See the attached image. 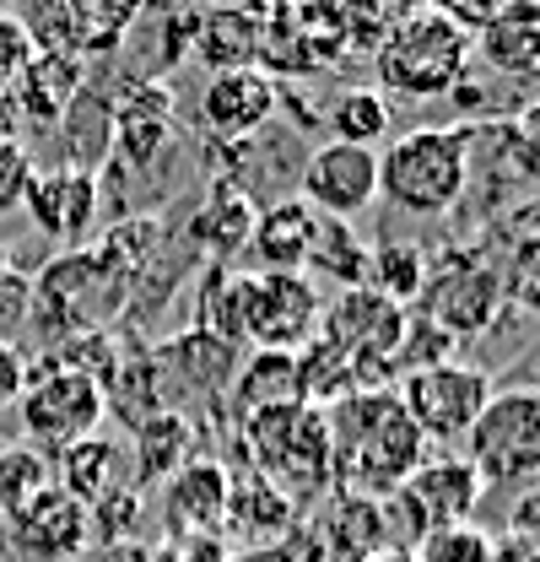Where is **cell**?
I'll return each instance as SVG.
<instances>
[{
    "mask_svg": "<svg viewBox=\"0 0 540 562\" xmlns=\"http://www.w3.org/2000/svg\"><path fill=\"white\" fill-rule=\"evenodd\" d=\"M330 427V465L346 497L384 503L410 482V471L427 460V438L405 417L395 390H351L336 406H325Z\"/></svg>",
    "mask_w": 540,
    "mask_h": 562,
    "instance_id": "obj_1",
    "label": "cell"
},
{
    "mask_svg": "<svg viewBox=\"0 0 540 562\" xmlns=\"http://www.w3.org/2000/svg\"><path fill=\"white\" fill-rule=\"evenodd\" d=\"M475 125H421L384 146L379 157V195L405 216H449L471 190Z\"/></svg>",
    "mask_w": 540,
    "mask_h": 562,
    "instance_id": "obj_2",
    "label": "cell"
},
{
    "mask_svg": "<svg viewBox=\"0 0 540 562\" xmlns=\"http://www.w3.org/2000/svg\"><path fill=\"white\" fill-rule=\"evenodd\" d=\"M238 432L255 460V476L286 508H308L330 492L336 465H330V427L319 406H275V412L249 417Z\"/></svg>",
    "mask_w": 540,
    "mask_h": 562,
    "instance_id": "obj_3",
    "label": "cell"
},
{
    "mask_svg": "<svg viewBox=\"0 0 540 562\" xmlns=\"http://www.w3.org/2000/svg\"><path fill=\"white\" fill-rule=\"evenodd\" d=\"M131 297V271L114 255H60L44 266V277L27 281V314L49 325V336H87L109 325Z\"/></svg>",
    "mask_w": 540,
    "mask_h": 562,
    "instance_id": "obj_4",
    "label": "cell"
},
{
    "mask_svg": "<svg viewBox=\"0 0 540 562\" xmlns=\"http://www.w3.org/2000/svg\"><path fill=\"white\" fill-rule=\"evenodd\" d=\"M475 55L471 27L443 11V5H427V11H410L395 22L390 44L379 49V76L384 87L410 92V98H432V92H449Z\"/></svg>",
    "mask_w": 540,
    "mask_h": 562,
    "instance_id": "obj_5",
    "label": "cell"
},
{
    "mask_svg": "<svg viewBox=\"0 0 540 562\" xmlns=\"http://www.w3.org/2000/svg\"><path fill=\"white\" fill-rule=\"evenodd\" d=\"M465 460L481 476V487H514L540 482V390L514 384L492 390L475 427L465 432Z\"/></svg>",
    "mask_w": 540,
    "mask_h": 562,
    "instance_id": "obj_6",
    "label": "cell"
},
{
    "mask_svg": "<svg viewBox=\"0 0 540 562\" xmlns=\"http://www.w3.org/2000/svg\"><path fill=\"white\" fill-rule=\"evenodd\" d=\"M503 297H508L503 266L486 260L481 249H454V255H438L427 266L410 314H421L427 325H438L454 341H471V336H481L497 319Z\"/></svg>",
    "mask_w": 540,
    "mask_h": 562,
    "instance_id": "obj_7",
    "label": "cell"
},
{
    "mask_svg": "<svg viewBox=\"0 0 540 562\" xmlns=\"http://www.w3.org/2000/svg\"><path fill=\"white\" fill-rule=\"evenodd\" d=\"M22 432L33 438V449H70L81 438H92L109 406H103V384L87 368H38L16 401Z\"/></svg>",
    "mask_w": 540,
    "mask_h": 562,
    "instance_id": "obj_8",
    "label": "cell"
},
{
    "mask_svg": "<svg viewBox=\"0 0 540 562\" xmlns=\"http://www.w3.org/2000/svg\"><path fill=\"white\" fill-rule=\"evenodd\" d=\"M244 347L255 351H303L319 336V292L303 271H244Z\"/></svg>",
    "mask_w": 540,
    "mask_h": 562,
    "instance_id": "obj_9",
    "label": "cell"
},
{
    "mask_svg": "<svg viewBox=\"0 0 540 562\" xmlns=\"http://www.w3.org/2000/svg\"><path fill=\"white\" fill-rule=\"evenodd\" d=\"M395 395H401L405 417L416 422V432L427 443H454V438L471 432L481 406L492 401V379L481 368H465V362H432V368L405 373Z\"/></svg>",
    "mask_w": 540,
    "mask_h": 562,
    "instance_id": "obj_10",
    "label": "cell"
},
{
    "mask_svg": "<svg viewBox=\"0 0 540 562\" xmlns=\"http://www.w3.org/2000/svg\"><path fill=\"white\" fill-rule=\"evenodd\" d=\"M297 179H303V201L319 211V216L351 222L357 211H368L379 201V151L330 140V146L308 151V162H303Z\"/></svg>",
    "mask_w": 540,
    "mask_h": 562,
    "instance_id": "obj_11",
    "label": "cell"
},
{
    "mask_svg": "<svg viewBox=\"0 0 540 562\" xmlns=\"http://www.w3.org/2000/svg\"><path fill=\"white\" fill-rule=\"evenodd\" d=\"M11 547H16L27 562L81 558V552L92 547V514H87V503H76L66 487L49 482V487L16 514V525H11Z\"/></svg>",
    "mask_w": 540,
    "mask_h": 562,
    "instance_id": "obj_12",
    "label": "cell"
},
{
    "mask_svg": "<svg viewBox=\"0 0 540 562\" xmlns=\"http://www.w3.org/2000/svg\"><path fill=\"white\" fill-rule=\"evenodd\" d=\"M275 114V81L266 70H211L201 98V120L216 140H249L260 136Z\"/></svg>",
    "mask_w": 540,
    "mask_h": 562,
    "instance_id": "obj_13",
    "label": "cell"
},
{
    "mask_svg": "<svg viewBox=\"0 0 540 562\" xmlns=\"http://www.w3.org/2000/svg\"><path fill=\"white\" fill-rule=\"evenodd\" d=\"M401 497L416 508L421 530H449V525H471L481 508V476L471 471V460H421L410 471V482Z\"/></svg>",
    "mask_w": 540,
    "mask_h": 562,
    "instance_id": "obj_14",
    "label": "cell"
},
{
    "mask_svg": "<svg viewBox=\"0 0 540 562\" xmlns=\"http://www.w3.org/2000/svg\"><path fill=\"white\" fill-rule=\"evenodd\" d=\"M22 206L33 211V222H38L49 238L76 244V238L92 227V216H98V173L70 168V162L66 168H49V173H33Z\"/></svg>",
    "mask_w": 540,
    "mask_h": 562,
    "instance_id": "obj_15",
    "label": "cell"
},
{
    "mask_svg": "<svg viewBox=\"0 0 540 562\" xmlns=\"http://www.w3.org/2000/svg\"><path fill=\"white\" fill-rule=\"evenodd\" d=\"M109 136H114L125 162L151 168V162L162 157V146L173 140V92H168L162 81L131 87V92L109 109Z\"/></svg>",
    "mask_w": 540,
    "mask_h": 562,
    "instance_id": "obj_16",
    "label": "cell"
},
{
    "mask_svg": "<svg viewBox=\"0 0 540 562\" xmlns=\"http://www.w3.org/2000/svg\"><path fill=\"white\" fill-rule=\"evenodd\" d=\"M227 471L211 465V460H190L184 471L168 476L162 487V508H168V530L179 541H195V536H216L222 519H227Z\"/></svg>",
    "mask_w": 540,
    "mask_h": 562,
    "instance_id": "obj_17",
    "label": "cell"
},
{
    "mask_svg": "<svg viewBox=\"0 0 540 562\" xmlns=\"http://www.w3.org/2000/svg\"><path fill=\"white\" fill-rule=\"evenodd\" d=\"M227 406H233V422L244 427L260 412H275V406H308L303 401V373H297V351H249L227 384Z\"/></svg>",
    "mask_w": 540,
    "mask_h": 562,
    "instance_id": "obj_18",
    "label": "cell"
},
{
    "mask_svg": "<svg viewBox=\"0 0 540 562\" xmlns=\"http://www.w3.org/2000/svg\"><path fill=\"white\" fill-rule=\"evenodd\" d=\"M157 368H162V384L179 379V384L195 390V395H216V390H227L233 373H238V347L216 341L211 330L195 325V330L173 336L168 347H157Z\"/></svg>",
    "mask_w": 540,
    "mask_h": 562,
    "instance_id": "obj_19",
    "label": "cell"
},
{
    "mask_svg": "<svg viewBox=\"0 0 540 562\" xmlns=\"http://www.w3.org/2000/svg\"><path fill=\"white\" fill-rule=\"evenodd\" d=\"M195 454V422L184 412H151L131 427V476L135 482H168L173 471H184Z\"/></svg>",
    "mask_w": 540,
    "mask_h": 562,
    "instance_id": "obj_20",
    "label": "cell"
},
{
    "mask_svg": "<svg viewBox=\"0 0 540 562\" xmlns=\"http://www.w3.org/2000/svg\"><path fill=\"white\" fill-rule=\"evenodd\" d=\"M314 222H319V211L308 206L303 195L297 201H275L270 211H260L255 227H249V244H255L260 271H303L308 266V244H314Z\"/></svg>",
    "mask_w": 540,
    "mask_h": 562,
    "instance_id": "obj_21",
    "label": "cell"
},
{
    "mask_svg": "<svg viewBox=\"0 0 540 562\" xmlns=\"http://www.w3.org/2000/svg\"><path fill=\"white\" fill-rule=\"evenodd\" d=\"M81 98V66L70 60V49H49V55H33L27 70H22V81L11 87V103L27 114V120H38V125H55V120H66L70 103Z\"/></svg>",
    "mask_w": 540,
    "mask_h": 562,
    "instance_id": "obj_22",
    "label": "cell"
},
{
    "mask_svg": "<svg viewBox=\"0 0 540 562\" xmlns=\"http://www.w3.org/2000/svg\"><path fill=\"white\" fill-rule=\"evenodd\" d=\"M120 465H125V443L109 438V432H92V438L60 449V482L55 487H66L76 503L92 508L98 497H109L114 487H131V482H120L125 476Z\"/></svg>",
    "mask_w": 540,
    "mask_h": 562,
    "instance_id": "obj_23",
    "label": "cell"
},
{
    "mask_svg": "<svg viewBox=\"0 0 540 562\" xmlns=\"http://www.w3.org/2000/svg\"><path fill=\"white\" fill-rule=\"evenodd\" d=\"M481 55L503 70H519L540 60V0H508L481 27Z\"/></svg>",
    "mask_w": 540,
    "mask_h": 562,
    "instance_id": "obj_24",
    "label": "cell"
},
{
    "mask_svg": "<svg viewBox=\"0 0 540 562\" xmlns=\"http://www.w3.org/2000/svg\"><path fill=\"white\" fill-rule=\"evenodd\" d=\"M140 5H146V0H60V27H66L70 44L114 49V44L131 33Z\"/></svg>",
    "mask_w": 540,
    "mask_h": 562,
    "instance_id": "obj_25",
    "label": "cell"
},
{
    "mask_svg": "<svg viewBox=\"0 0 540 562\" xmlns=\"http://www.w3.org/2000/svg\"><path fill=\"white\" fill-rule=\"evenodd\" d=\"M49 487V460L33 443H11L0 449V536H11L16 514Z\"/></svg>",
    "mask_w": 540,
    "mask_h": 562,
    "instance_id": "obj_26",
    "label": "cell"
},
{
    "mask_svg": "<svg viewBox=\"0 0 540 562\" xmlns=\"http://www.w3.org/2000/svg\"><path fill=\"white\" fill-rule=\"evenodd\" d=\"M308 266L325 271V277L346 281V286H362V277H368V249L357 244L351 222L319 216V222H314V244H308Z\"/></svg>",
    "mask_w": 540,
    "mask_h": 562,
    "instance_id": "obj_27",
    "label": "cell"
},
{
    "mask_svg": "<svg viewBox=\"0 0 540 562\" xmlns=\"http://www.w3.org/2000/svg\"><path fill=\"white\" fill-rule=\"evenodd\" d=\"M421 277H427L421 249H410V244H379V249L368 255V277H362V286H373L379 297H390V303L405 308V303H416Z\"/></svg>",
    "mask_w": 540,
    "mask_h": 562,
    "instance_id": "obj_28",
    "label": "cell"
},
{
    "mask_svg": "<svg viewBox=\"0 0 540 562\" xmlns=\"http://www.w3.org/2000/svg\"><path fill=\"white\" fill-rule=\"evenodd\" d=\"M330 131H336V140H346V146H368V151H373L379 140L390 136V103H384V92L357 87V92L336 98Z\"/></svg>",
    "mask_w": 540,
    "mask_h": 562,
    "instance_id": "obj_29",
    "label": "cell"
},
{
    "mask_svg": "<svg viewBox=\"0 0 540 562\" xmlns=\"http://www.w3.org/2000/svg\"><path fill=\"white\" fill-rule=\"evenodd\" d=\"M255 44H260V27L244 11H216L201 27V55L216 70H255Z\"/></svg>",
    "mask_w": 540,
    "mask_h": 562,
    "instance_id": "obj_30",
    "label": "cell"
},
{
    "mask_svg": "<svg viewBox=\"0 0 540 562\" xmlns=\"http://www.w3.org/2000/svg\"><path fill=\"white\" fill-rule=\"evenodd\" d=\"M492 552H497V541L481 525H449V530H427L410 562H492Z\"/></svg>",
    "mask_w": 540,
    "mask_h": 562,
    "instance_id": "obj_31",
    "label": "cell"
},
{
    "mask_svg": "<svg viewBox=\"0 0 540 562\" xmlns=\"http://www.w3.org/2000/svg\"><path fill=\"white\" fill-rule=\"evenodd\" d=\"M503 162L540 190V103H530L525 114H514L503 125Z\"/></svg>",
    "mask_w": 540,
    "mask_h": 562,
    "instance_id": "obj_32",
    "label": "cell"
},
{
    "mask_svg": "<svg viewBox=\"0 0 540 562\" xmlns=\"http://www.w3.org/2000/svg\"><path fill=\"white\" fill-rule=\"evenodd\" d=\"M33 55H38V49H33L27 22H16V16H5V11H0V98L22 81V70H27Z\"/></svg>",
    "mask_w": 540,
    "mask_h": 562,
    "instance_id": "obj_33",
    "label": "cell"
},
{
    "mask_svg": "<svg viewBox=\"0 0 540 562\" xmlns=\"http://www.w3.org/2000/svg\"><path fill=\"white\" fill-rule=\"evenodd\" d=\"M27 179H33V157L16 136H0V216L11 206H22L27 195Z\"/></svg>",
    "mask_w": 540,
    "mask_h": 562,
    "instance_id": "obj_34",
    "label": "cell"
},
{
    "mask_svg": "<svg viewBox=\"0 0 540 562\" xmlns=\"http://www.w3.org/2000/svg\"><path fill=\"white\" fill-rule=\"evenodd\" d=\"M508 541H519V547H530L540 558V482L519 492V503H514V514H508Z\"/></svg>",
    "mask_w": 540,
    "mask_h": 562,
    "instance_id": "obj_35",
    "label": "cell"
},
{
    "mask_svg": "<svg viewBox=\"0 0 540 562\" xmlns=\"http://www.w3.org/2000/svg\"><path fill=\"white\" fill-rule=\"evenodd\" d=\"M514 292L519 303L540 314V238H519V255H514Z\"/></svg>",
    "mask_w": 540,
    "mask_h": 562,
    "instance_id": "obj_36",
    "label": "cell"
},
{
    "mask_svg": "<svg viewBox=\"0 0 540 562\" xmlns=\"http://www.w3.org/2000/svg\"><path fill=\"white\" fill-rule=\"evenodd\" d=\"M27 379H33V368H27L22 347H11V341L0 336V406H16L22 390H27Z\"/></svg>",
    "mask_w": 540,
    "mask_h": 562,
    "instance_id": "obj_37",
    "label": "cell"
}]
</instances>
